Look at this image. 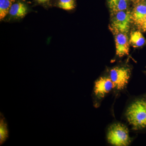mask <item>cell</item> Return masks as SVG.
Masks as SVG:
<instances>
[{
    "mask_svg": "<svg viewBox=\"0 0 146 146\" xmlns=\"http://www.w3.org/2000/svg\"><path fill=\"white\" fill-rule=\"evenodd\" d=\"M131 1L133 2L134 4L136 3L139 2L141 1V0H130Z\"/></svg>",
    "mask_w": 146,
    "mask_h": 146,
    "instance_id": "2e32d148",
    "label": "cell"
},
{
    "mask_svg": "<svg viewBox=\"0 0 146 146\" xmlns=\"http://www.w3.org/2000/svg\"><path fill=\"white\" fill-rule=\"evenodd\" d=\"M9 137L7 121L1 112L0 113V145H2Z\"/></svg>",
    "mask_w": 146,
    "mask_h": 146,
    "instance_id": "8fae6325",
    "label": "cell"
},
{
    "mask_svg": "<svg viewBox=\"0 0 146 146\" xmlns=\"http://www.w3.org/2000/svg\"><path fill=\"white\" fill-rule=\"evenodd\" d=\"M111 25L109 27L128 34L132 23L131 11L129 9L110 12Z\"/></svg>",
    "mask_w": 146,
    "mask_h": 146,
    "instance_id": "3957f363",
    "label": "cell"
},
{
    "mask_svg": "<svg viewBox=\"0 0 146 146\" xmlns=\"http://www.w3.org/2000/svg\"><path fill=\"white\" fill-rule=\"evenodd\" d=\"M36 1L40 3H44L47 2L49 0H36Z\"/></svg>",
    "mask_w": 146,
    "mask_h": 146,
    "instance_id": "9a60e30c",
    "label": "cell"
},
{
    "mask_svg": "<svg viewBox=\"0 0 146 146\" xmlns=\"http://www.w3.org/2000/svg\"><path fill=\"white\" fill-rule=\"evenodd\" d=\"M15 0H0V19L3 20L9 13Z\"/></svg>",
    "mask_w": 146,
    "mask_h": 146,
    "instance_id": "7c38bea8",
    "label": "cell"
},
{
    "mask_svg": "<svg viewBox=\"0 0 146 146\" xmlns=\"http://www.w3.org/2000/svg\"><path fill=\"white\" fill-rule=\"evenodd\" d=\"M128 121L133 129L140 130L146 128V100L134 101L126 112Z\"/></svg>",
    "mask_w": 146,
    "mask_h": 146,
    "instance_id": "6da1fadb",
    "label": "cell"
},
{
    "mask_svg": "<svg viewBox=\"0 0 146 146\" xmlns=\"http://www.w3.org/2000/svg\"><path fill=\"white\" fill-rule=\"evenodd\" d=\"M115 37L116 55L122 57L129 54V38L127 34L121 32L116 29L109 27Z\"/></svg>",
    "mask_w": 146,
    "mask_h": 146,
    "instance_id": "5b68a950",
    "label": "cell"
},
{
    "mask_svg": "<svg viewBox=\"0 0 146 146\" xmlns=\"http://www.w3.org/2000/svg\"><path fill=\"white\" fill-rule=\"evenodd\" d=\"M131 11L132 23L136 25L146 16V5L144 1H141L134 4Z\"/></svg>",
    "mask_w": 146,
    "mask_h": 146,
    "instance_id": "52a82bcc",
    "label": "cell"
},
{
    "mask_svg": "<svg viewBox=\"0 0 146 146\" xmlns=\"http://www.w3.org/2000/svg\"><path fill=\"white\" fill-rule=\"evenodd\" d=\"M130 0H107L110 12L129 9Z\"/></svg>",
    "mask_w": 146,
    "mask_h": 146,
    "instance_id": "9c48e42d",
    "label": "cell"
},
{
    "mask_svg": "<svg viewBox=\"0 0 146 146\" xmlns=\"http://www.w3.org/2000/svg\"><path fill=\"white\" fill-rule=\"evenodd\" d=\"M144 2H145V5H146V0H145V1H144Z\"/></svg>",
    "mask_w": 146,
    "mask_h": 146,
    "instance_id": "e0dca14e",
    "label": "cell"
},
{
    "mask_svg": "<svg viewBox=\"0 0 146 146\" xmlns=\"http://www.w3.org/2000/svg\"><path fill=\"white\" fill-rule=\"evenodd\" d=\"M130 44L134 48H139L146 44V40L141 31H131L129 39Z\"/></svg>",
    "mask_w": 146,
    "mask_h": 146,
    "instance_id": "30bf717a",
    "label": "cell"
},
{
    "mask_svg": "<svg viewBox=\"0 0 146 146\" xmlns=\"http://www.w3.org/2000/svg\"><path fill=\"white\" fill-rule=\"evenodd\" d=\"M58 6L64 10H72L75 8V0H58Z\"/></svg>",
    "mask_w": 146,
    "mask_h": 146,
    "instance_id": "4fadbf2b",
    "label": "cell"
},
{
    "mask_svg": "<svg viewBox=\"0 0 146 146\" xmlns=\"http://www.w3.org/2000/svg\"><path fill=\"white\" fill-rule=\"evenodd\" d=\"M107 138L108 143L113 145L126 146L131 143L127 127L120 123H115L110 126Z\"/></svg>",
    "mask_w": 146,
    "mask_h": 146,
    "instance_id": "7a4b0ae2",
    "label": "cell"
},
{
    "mask_svg": "<svg viewBox=\"0 0 146 146\" xmlns=\"http://www.w3.org/2000/svg\"><path fill=\"white\" fill-rule=\"evenodd\" d=\"M28 12L27 7L23 3H14L11 7L9 14L11 17L16 18H24Z\"/></svg>",
    "mask_w": 146,
    "mask_h": 146,
    "instance_id": "ba28073f",
    "label": "cell"
},
{
    "mask_svg": "<svg viewBox=\"0 0 146 146\" xmlns=\"http://www.w3.org/2000/svg\"><path fill=\"white\" fill-rule=\"evenodd\" d=\"M136 25L139 30L141 32H146V16Z\"/></svg>",
    "mask_w": 146,
    "mask_h": 146,
    "instance_id": "5bb4252c",
    "label": "cell"
},
{
    "mask_svg": "<svg viewBox=\"0 0 146 146\" xmlns=\"http://www.w3.org/2000/svg\"><path fill=\"white\" fill-rule=\"evenodd\" d=\"M115 89V85L109 77H101L95 83L93 95L96 99L101 100Z\"/></svg>",
    "mask_w": 146,
    "mask_h": 146,
    "instance_id": "8992f818",
    "label": "cell"
},
{
    "mask_svg": "<svg viewBox=\"0 0 146 146\" xmlns=\"http://www.w3.org/2000/svg\"><path fill=\"white\" fill-rule=\"evenodd\" d=\"M141 1H145V0H141Z\"/></svg>",
    "mask_w": 146,
    "mask_h": 146,
    "instance_id": "ac0fdd59",
    "label": "cell"
},
{
    "mask_svg": "<svg viewBox=\"0 0 146 146\" xmlns=\"http://www.w3.org/2000/svg\"><path fill=\"white\" fill-rule=\"evenodd\" d=\"M131 76V70L125 66H118L112 68L109 77L115 85V89L121 90L125 88Z\"/></svg>",
    "mask_w": 146,
    "mask_h": 146,
    "instance_id": "277c9868",
    "label": "cell"
},
{
    "mask_svg": "<svg viewBox=\"0 0 146 146\" xmlns=\"http://www.w3.org/2000/svg\"></svg>",
    "mask_w": 146,
    "mask_h": 146,
    "instance_id": "d6986e66",
    "label": "cell"
}]
</instances>
